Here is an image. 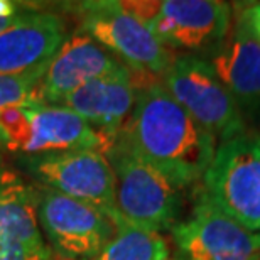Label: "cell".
Masks as SVG:
<instances>
[{
    "label": "cell",
    "mask_w": 260,
    "mask_h": 260,
    "mask_svg": "<svg viewBox=\"0 0 260 260\" xmlns=\"http://www.w3.org/2000/svg\"><path fill=\"white\" fill-rule=\"evenodd\" d=\"M145 25L168 49L210 54L232 27V5L221 0H164Z\"/></svg>",
    "instance_id": "cell-9"
},
{
    "label": "cell",
    "mask_w": 260,
    "mask_h": 260,
    "mask_svg": "<svg viewBox=\"0 0 260 260\" xmlns=\"http://www.w3.org/2000/svg\"><path fill=\"white\" fill-rule=\"evenodd\" d=\"M30 140L25 155H41L70 150L107 152L113 140L93 128L78 113L59 105H48L36 98L29 100Z\"/></svg>",
    "instance_id": "cell-14"
},
{
    "label": "cell",
    "mask_w": 260,
    "mask_h": 260,
    "mask_svg": "<svg viewBox=\"0 0 260 260\" xmlns=\"http://www.w3.org/2000/svg\"><path fill=\"white\" fill-rule=\"evenodd\" d=\"M130 71L115 56L85 32L68 38L39 83L36 100L59 105L66 96L93 80Z\"/></svg>",
    "instance_id": "cell-12"
},
{
    "label": "cell",
    "mask_w": 260,
    "mask_h": 260,
    "mask_svg": "<svg viewBox=\"0 0 260 260\" xmlns=\"http://www.w3.org/2000/svg\"><path fill=\"white\" fill-rule=\"evenodd\" d=\"M24 169L41 186L95 206L115 226L123 223L115 201V176L103 152L70 150L25 155Z\"/></svg>",
    "instance_id": "cell-6"
},
{
    "label": "cell",
    "mask_w": 260,
    "mask_h": 260,
    "mask_svg": "<svg viewBox=\"0 0 260 260\" xmlns=\"http://www.w3.org/2000/svg\"><path fill=\"white\" fill-rule=\"evenodd\" d=\"M169 257V243L160 233L120 223L93 260H168Z\"/></svg>",
    "instance_id": "cell-16"
},
{
    "label": "cell",
    "mask_w": 260,
    "mask_h": 260,
    "mask_svg": "<svg viewBox=\"0 0 260 260\" xmlns=\"http://www.w3.org/2000/svg\"><path fill=\"white\" fill-rule=\"evenodd\" d=\"M81 30L123 63L134 75L139 73L140 86L150 81L149 75L164 76L176 56L142 20L123 9L122 2L98 0L76 5ZM139 86V88H140Z\"/></svg>",
    "instance_id": "cell-3"
},
{
    "label": "cell",
    "mask_w": 260,
    "mask_h": 260,
    "mask_svg": "<svg viewBox=\"0 0 260 260\" xmlns=\"http://www.w3.org/2000/svg\"><path fill=\"white\" fill-rule=\"evenodd\" d=\"M203 183V193L221 211L260 232V134L245 130L218 144Z\"/></svg>",
    "instance_id": "cell-4"
},
{
    "label": "cell",
    "mask_w": 260,
    "mask_h": 260,
    "mask_svg": "<svg viewBox=\"0 0 260 260\" xmlns=\"http://www.w3.org/2000/svg\"><path fill=\"white\" fill-rule=\"evenodd\" d=\"M49 64L38 66L22 75H0V112L34 98Z\"/></svg>",
    "instance_id": "cell-17"
},
{
    "label": "cell",
    "mask_w": 260,
    "mask_h": 260,
    "mask_svg": "<svg viewBox=\"0 0 260 260\" xmlns=\"http://www.w3.org/2000/svg\"><path fill=\"white\" fill-rule=\"evenodd\" d=\"M137 98L132 71L93 80L66 96L59 107L78 113L90 125L113 140L128 118Z\"/></svg>",
    "instance_id": "cell-15"
},
{
    "label": "cell",
    "mask_w": 260,
    "mask_h": 260,
    "mask_svg": "<svg viewBox=\"0 0 260 260\" xmlns=\"http://www.w3.org/2000/svg\"><path fill=\"white\" fill-rule=\"evenodd\" d=\"M171 233L183 260H260V232L240 225L205 193Z\"/></svg>",
    "instance_id": "cell-8"
},
{
    "label": "cell",
    "mask_w": 260,
    "mask_h": 260,
    "mask_svg": "<svg viewBox=\"0 0 260 260\" xmlns=\"http://www.w3.org/2000/svg\"><path fill=\"white\" fill-rule=\"evenodd\" d=\"M168 260H183V258H181V257H169Z\"/></svg>",
    "instance_id": "cell-20"
},
{
    "label": "cell",
    "mask_w": 260,
    "mask_h": 260,
    "mask_svg": "<svg viewBox=\"0 0 260 260\" xmlns=\"http://www.w3.org/2000/svg\"><path fill=\"white\" fill-rule=\"evenodd\" d=\"M115 140L179 188L203 179L216 150L215 137L169 95L160 81L137 88L134 108Z\"/></svg>",
    "instance_id": "cell-1"
},
{
    "label": "cell",
    "mask_w": 260,
    "mask_h": 260,
    "mask_svg": "<svg viewBox=\"0 0 260 260\" xmlns=\"http://www.w3.org/2000/svg\"><path fill=\"white\" fill-rule=\"evenodd\" d=\"M240 12L245 17L248 27L252 29V32L260 39V2L253 4H237Z\"/></svg>",
    "instance_id": "cell-18"
},
{
    "label": "cell",
    "mask_w": 260,
    "mask_h": 260,
    "mask_svg": "<svg viewBox=\"0 0 260 260\" xmlns=\"http://www.w3.org/2000/svg\"><path fill=\"white\" fill-rule=\"evenodd\" d=\"M169 95L215 140H225L247 130L235 100L205 58L196 54L176 56L162 76Z\"/></svg>",
    "instance_id": "cell-5"
},
{
    "label": "cell",
    "mask_w": 260,
    "mask_h": 260,
    "mask_svg": "<svg viewBox=\"0 0 260 260\" xmlns=\"http://www.w3.org/2000/svg\"><path fill=\"white\" fill-rule=\"evenodd\" d=\"M0 260H56L38 220V188L0 154Z\"/></svg>",
    "instance_id": "cell-10"
},
{
    "label": "cell",
    "mask_w": 260,
    "mask_h": 260,
    "mask_svg": "<svg viewBox=\"0 0 260 260\" xmlns=\"http://www.w3.org/2000/svg\"><path fill=\"white\" fill-rule=\"evenodd\" d=\"M38 220L58 260H93L115 233L105 213L46 186L38 188Z\"/></svg>",
    "instance_id": "cell-7"
},
{
    "label": "cell",
    "mask_w": 260,
    "mask_h": 260,
    "mask_svg": "<svg viewBox=\"0 0 260 260\" xmlns=\"http://www.w3.org/2000/svg\"><path fill=\"white\" fill-rule=\"evenodd\" d=\"M233 29L208 56V63L235 100L243 120L260 123V39L248 27L238 5Z\"/></svg>",
    "instance_id": "cell-11"
},
{
    "label": "cell",
    "mask_w": 260,
    "mask_h": 260,
    "mask_svg": "<svg viewBox=\"0 0 260 260\" xmlns=\"http://www.w3.org/2000/svg\"><path fill=\"white\" fill-rule=\"evenodd\" d=\"M66 41L59 15L29 7L17 22L0 34V75H22L49 64Z\"/></svg>",
    "instance_id": "cell-13"
},
{
    "label": "cell",
    "mask_w": 260,
    "mask_h": 260,
    "mask_svg": "<svg viewBox=\"0 0 260 260\" xmlns=\"http://www.w3.org/2000/svg\"><path fill=\"white\" fill-rule=\"evenodd\" d=\"M20 15V14H19ZM19 15L15 19H0V34L4 32V30H7L9 27H12V25L17 22V19H19Z\"/></svg>",
    "instance_id": "cell-19"
},
{
    "label": "cell",
    "mask_w": 260,
    "mask_h": 260,
    "mask_svg": "<svg viewBox=\"0 0 260 260\" xmlns=\"http://www.w3.org/2000/svg\"><path fill=\"white\" fill-rule=\"evenodd\" d=\"M105 157L115 176V201L122 221L157 233L171 230L181 213L183 188L115 139Z\"/></svg>",
    "instance_id": "cell-2"
}]
</instances>
